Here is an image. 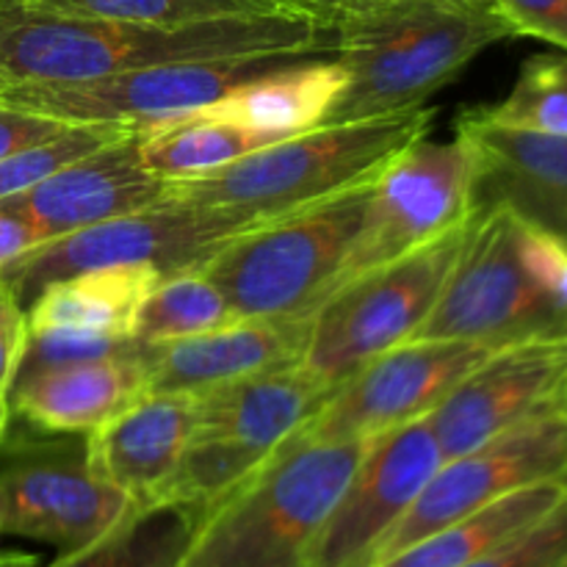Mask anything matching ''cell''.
Here are the masks:
<instances>
[{
	"label": "cell",
	"mask_w": 567,
	"mask_h": 567,
	"mask_svg": "<svg viewBox=\"0 0 567 567\" xmlns=\"http://www.w3.org/2000/svg\"><path fill=\"white\" fill-rule=\"evenodd\" d=\"M28 341V316L0 277V399H9Z\"/></svg>",
	"instance_id": "cell-34"
},
{
	"label": "cell",
	"mask_w": 567,
	"mask_h": 567,
	"mask_svg": "<svg viewBox=\"0 0 567 567\" xmlns=\"http://www.w3.org/2000/svg\"><path fill=\"white\" fill-rule=\"evenodd\" d=\"M476 158V205L502 203L567 241V136L498 125L480 109L457 116Z\"/></svg>",
	"instance_id": "cell-17"
},
{
	"label": "cell",
	"mask_w": 567,
	"mask_h": 567,
	"mask_svg": "<svg viewBox=\"0 0 567 567\" xmlns=\"http://www.w3.org/2000/svg\"><path fill=\"white\" fill-rule=\"evenodd\" d=\"M518 37H535L567 53V0H496Z\"/></svg>",
	"instance_id": "cell-33"
},
{
	"label": "cell",
	"mask_w": 567,
	"mask_h": 567,
	"mask_svg": "<svg viewBox=\"0 0 567 567\" xmlns=\"http://www.w3.org/2000/svg\"><path fill=\"white\" fill-rule=\"evenodd\" d=\"M0 567H37V557L20 551H0Z\"/></svg>",
	"instance_id": "cell-39"
},
{
	"label": "cell",
	"mask_w": 567,
	"mask_h": 567,
	"mask_svg": "<svg viewBox=\"0 0 567 567\" xmlns=\"http://www.w3.org/2000/svg\"><path fill=\"white\" fill-rule=\"evenodd\" d=\"M3 526H6V493H3V485H0V535H3Z\"/></svg>",
	"instance_id": "cell-41"
},
{
	"label": "cell",
	"mask_w": 567,
	"mask_h": 567,
	"mask_svg": "<svg viewBox=\"0 0 567 567\" xmlns=\"http://www.w3.org/2000/svg\"><path fill=\"white\" fill-rule=\"evenodd\" d=\"M238 321L225 293L199 269L161 277L138 310L133 341L164 343L203 336Z\"/></svg>",
	"instance_id": "cell-27"
},
{
	"label": "cell",
	"mask_w": 567,
	"mask_h": 567,
	"mask_svg": "<svg viewBox=\"0 0 567 567\" xmlns=\"http://www.w3.org/2000/svg\"><path fill=\"white\" fill-rule=\"evenodd\" d=\"M493 349L498 347L480 341L415 338L399 343L343 380L299 435L310 441H371L424 419Z\"/></svg>",
	"instance_id": "cell-13"
},
{
	"label": "cell",
	"mask_w": 567,
	"mask_h": 567,
	"mask_svg": "<svg viewBox=\"0 0 567 567\" xmlns=\"http://www.w3.org/2000/svg\"><path fill=\"white\" fill-rule=\"evenodd\" d=\"M183 551H186V546H169L164 551L153 554L150 559H144L138 567H177V559H181Z\"/></svg>",
	"instance_id": "cell-38"
},
{
	"label": "cell",
	"mask_w": 567,
	"mask_h": 567,
	"mask_svg": "<svg viewBox=\"0 0 567 567\" xmlns=\"http://www.w3.org/2000/svg\"><path fill=\"white\" fill-rule=\"evenodd\" d=\"M161 280L153 266H105L64 277L37 293L25 308L28 332L133 341L138 310Z\"/></svg>",
	"instance_id": "cell-23"
},
{
	"label": "cell",
	"mask_w": 567,
	"mask_h": 567,
	"mask_svg": "<svg viewBox=\"0 0 567 567\" xmlns=\"http://www.w3.org/2000/svg\"><path fill=\"white\" fill-rule=\"evenodd\" d=\"M42 435L9 437L6 432L0 443L3 535L48 543L70 554L103 537L138 504L89 468L81 437Z\"/></svg>",
	"instance_id": "cell-11"
},
{
	"label": "cell",
	"mask_w": 567,
	"mask_h": 567,
	"mask_svg": "<svg viewBox=\"0 0 567 567\" xmlns=\"http://www.w3.org/2000/svg\"><path fill=\"white\" fill-rule=\"evenodd\" d=\"M64 127L66 122L50 120V116H39L31 114V111L11 109V105L0 103V161L31 147V144L53 138Z\"/></svg>",
	"instance_id": "cell-35"
},
{
	"label": "cell",
	"mask_w": 567,
	"mask_h": 567,
	"mask_svg": "<svg viewBox=\"0 0 567 567\" xmlns=\"http://www.w3.org/2000/svg\"><path fill=\"white\" fill-rule=\"evenodd\" d=\"M443 463L426 415L371 437L358 471L310 548L308 567H374L385 537Z\"/></svg>",
	"instance_id": "cell-14"
},
{
	"label": "cell",
	"mask_w": 567,
	"mask_h": 567,
	"mask_svg": "<svg viewBox=\"0 0 567 567\" xmlns=\"http://www.w3.org/2000/svg\"><path fill=\"white\" fill-rule=\"evenodd\" d=\"M554 480H567L565 410L537 415L463 457L446 460L385 537L374 567L507 493Z\"/></svg>",
	"instance_id": "cell-12"
},
{
	"label": "cell",
	"mask_w": 567,
	"mask_h": 567,
	"mask_svg": "<svg viewBox=\"0 0 567 567\" xmlns=\"http://www.w3.org/2000/svg\"><path fill=\"white\" fill-rule=\"evenodd\" d=\"M369 3H391V0H349V6H369Z\"/></svg>",
	"instance_id": "cell-42"
},
{
	"label": "cell",
	"mask_w": 567,
	"mask_h": 567,
	"mask_svg": "<svg viewBox=\"0 0 567 567\" xmlns=\"http://www.w3.org/2000/svg\"><path fill=\"white\" fill-rule=\"evenodd\" d=\"M147 393L142 343L109 358L37 371L11 385V415L37 432L92 435Z\"/></svg>",
	"instance_id": "cell-21"
},
{
	"label": "cell",
	"mask_w": 567,
	"mask_h": 567,
	"mask_svg": "<svg viewBox=\"0 0 567 567\" xmlns=\"http://www.w3.org/2000/svg\"><path fill=\"white\" fill-rule=\"evenodd\" d=\"M343 81L347 75L338 61L308 55L241 83L188 116L266 133L280 142L319 127L341 94Z\"/></svg>",
	"instance_id": "cell-22"
},
{
	"label": "cell",
	"mask_w": 567,
	"mask_h": 567,
	"mask_svg": "<svg viewBox=\"0 0 567 567\" xmlns=\"http://www.w3.org/2000/svg\"><path fill=\"white\" fill-rule=\"evenodd\" d=\"M271 454L236 441L192 437L177 468L155 496L153 509H181L192 515L197 524L210 507L230 496L241 482H247Z\"/></svg>",
	"instance_id": "cell-26"
},
{
	"label": "cell",
	"mask_w": 567,
	"mask_h": 567,
	"mask_svg": "<svg viewBox=\"0 0 567 567\" xmlns=\"http://www.w3.org/2000/svg\"><path fill=\"white\" fill-rule=\"evenodd\" d=\"M192 435V393H144L89 435V468L133 504L153 509L155 496L177 468Z\"/></svg>",
	"instance_id": "cell-20"
},
{
	"label": "cell",
	"mask_w": 567,
	"mask_h": 567,
	"mask_svg": "<svg viewBox=\"0 0 567 567\" xmlns=\"http://www.w3.org/2000/svg\"><path fill=\"white\" fill-rule=\"evenodd\" d=\"M37 244H42L37 230L25 219H20V216L0 205V275L6 271V266L14 264L20 255H25Z\"/></svg>",
	"instance_id": "cell-36"
},
{
	"label": "cell",
	"mask_w": 567,
	"mask_h": 567,
	"mask_svg": "<svg viewBox=\"0 0 567 567\" xmlns=\"http://www.w3.org/2000/svg\"><path fill=\"white\" fill-rule=\"evenodd\" d=\"M9 421H11L9 399H0V443H3L6 432H9Z\"/></svg>",
	"instance_id": "cell-40"
},
{
	"label": "cell",
	"mask_w": 567,
	"mask_h": 567,
	"mask_svg": "<svg viewBox=\"0 0 567 567\" xmlns=\"http://www.w3.org/2000/svg\"><path fill=\"white\" fill-rule=\"evenodd\" d=\"M305 14L316 17V20L327 22V25H336L338 17L349 9V0H293Z\"/></svg>",
	"instance_id": "cell-37"
},
{
	"label": "cell",
	"mask_w": 567,
	"mask_h": 567,
	"mask_svg": "<svg viewBox=\"0 0 567 567\" xmlns=\"http://www.w3.org/2000/svg\"><path fill=\"white\" fill-rule=\"evenodd\" d=\"M565 415H567V385H565Z\"/></svg>",
	"instance_id": "cell-43"
},
{
	"label": "cell",
	"mask_w": 567,
	"mask_h": 567,
	"mask_svg": "<svg viewBox=\"0 0 567 567\" xmlns=\"http://www.w3.org/2000/svg\"><path fill=\"white\" fill-rule=\"evenodd\" d=\"M471 219L426 247L338 286L313 310L305 369L338 388L369 360L410 341L435 308Z\"/></svg>",
	"instance_id": "cell-7"
},
{
	"label": "cell",
	"mask_w": 567,
	"mask_h": 567,
	"mask_svg": "<svg viewBox=\"0 0 567 567\" xmlns=\"http://www.w3.org/2000/svg\"><path fill=\"white\" fill-rule=\"evenodd\" d=\"M327 50H336V31L310 14L147 25L61 17L22 0H0V86L89 81L252 55H324Z\"/></svg>",
	"instance_id": "cell-1"
},
{
	"label": "cell",
	"mask_w": 567,
	"mask_h": 567,
	"mask_svg": "<svg viewBox=\"0 0 567 567\" xmlns=\"http://www.w3.org/2000/svg\"><path fill=\"white\" fill-rule=\"evenodd\" d=\"M125 133H131V127L66 125L53 138H44V142L31 144V147L20 150V153L9 155V158L0 161V199H9L28 192V188L42 183L44 177L59 172L70 161L116 142Z\"/></svg>",
	"instance_id": "cell-31"
},
{
	"label": "cell",
	"mask_w": 567,
	"mask_h": 567,
	"mask_svg": "<svg viewBox=\"0 0 567 567\" xmlns=\"http://www.w3.org/2000/svg\"><path fill=\"white\" fill-rule=\"evenodd\" d=\"M432 120L435 109H413L380 120L319 125L208 175L169 181L164 197L216 208L247 227L264 225L380 175L393 155L430 136Z\"/></svg>",
	"instance_id": "cell-4"
},
{
	"label": "cell",
	"mask_w": 567,
	"mask_h": 567,
	"mask_svg": "<svg viewBox=\"0 0 567 567\" xmlns=\"http://www.w3.org/2000/svg\"><path fill=\"white\" fill-rule=\"evenodd\" d=\"M369 441L293 435L194 524L177 567H308Z\"/></svg>",
	"instance_id": "cell-3"
},
{
	"label": "cell",
	"mask_w": 567,
	"mask_h": 567,
	"mask_svg": "<svg viewBox=\"0 0 567 567\" xmlns=\"http://www.w3.org/2000/svg\"><path fill=\"white\" fill-rule=\"evenodd\" d=\"M374 177L238 233L199 271L238 319L310 316L341 286Z\"/></svg>",
	"instance_id": "cell-5"
},
{
	"label": "cell",
	"mask_w": 567,
	"mask_h": 567,
	"mask_svg": "<svg viewBox=\"0 0 567 567\" xmlns=\"http://www.w3.org/2000/svg\"><path fill=\"white\" fill-rule=\"evenodd\" d=\"M565 385L567 332L493 349L426 415L443 460L463 457L537 415L565 410Z\"/></svg>",
	"instance_id": "cell-15"
},
{
	"label": "cell",
	"mask_w": 567,
	"mask_h": 567,
	"mask_svg": "<svg viewBox=\"0 0 567 567\" xmlns=\"http://www.w3.org/2000/svg\"><path fill=\"white\" fill-rule=\"evenodd\" d=\"M463 567H567V502L524 535Z\"/></svg>",
	"instance_id": "cell-32"
},
{
	"label": "cell",
	"mask_w": 567,
	"mask_h": 567,
	"mask_svg": "<svg viewBox=\"0 0 567 567\" xmlns=\"http://www.w3.org/2000/svg\"><path fill=\"white\" fill-rule=\"evenodd\" d=\"M341 94L321 125L421 109L482 50L518 31L496 0H391L349 6L332 25Z\"/></svg>",
	"instance_id": "cell-2"
},
{
	"label": "cell",
	"mask_w": 567,
	"mask_h": 567,
	"mask_svg": "<svg viewBox=\"0 0 567 567\" xmlns=\"http://www.w3.org/2000/svg\"><path fill=\"white\" fill-rule=\"evenodd\" d=\"M194 518L172 507H136L103 537L78 551L61 554L50 567H138L169 546H186Z\"/></svg>",
	"instance_id": "cell-29"
},
{
	"label": "cell",
	"mask_w": 567,
	"mask_h": 567,
	"mask_svg": "<svg viewBox=\"0 0 567 567\" xmlns=\"http://www.w3.org/2000/svg\"><path fill=\"white\" fill-rule=\"evenodd\" d=\"M476 210V158L463 136H430L393 155L371 186L363 225L343 260L341 286L465 225Z\"/></svg>",
	"instance_id": "cell-10"
},
{
	"label": "cell",
	"mask_w": 567,
	"mask_h": 567,
	"mask_svg": "<svg viewBox=\"0 0 567 567\" xmlns=\"http://www.w3.org/2000/svg\"><path fill=\"white\" fill-rule=\"evenodd\" d=\"M244 230L249 227L236 216L161 197L142 210L37 244L0 277L28 308L50 282L105 266H153L161 277L194 271Z\"/></svg>",
	"instance_id": "cell-8"
},
{
	"label": "cell",
	"mask_w": 567,
	"mask_h": 567,
	"mask_svg": "<svg viewBox=\"0 0 567 567\" xmlns=\"http://www.w3.org/2000/svg\"><path fill=\"white\" fill-rule=\"evenodd\" d=\"M480 114L498 125L567 136V53L532 55L507 97L480 105Z\"/></svg>",
	"instance_id": "cell-30"
},
{
	"label": "cell",
	"mask_w": 567,
	"mask_h": 567,
	"mask_svg": "<svg viewBox=\"0 0 567 567\" xmlns=\"http://www.w3.org/2000/svg\"><path fill=\"white\" fill-rule=\"evenodd\" d=\"M310 316L238 319L181 341L142 343L147 393H199L205 388L299 365L310 341Z\"/></svg>",
	"instance_id": "cell-18"
},
{
	"label": "cell",
	"mask_w": 567,
	"mask_h": 567,
	"mask_svg": "<svg viewBox=\"0 0 567 567\" xmlns=\"http://www.w3.org/2000/svg\"><path fill=\"white\" fill-rule=\"evenodd\" d=\"M563 332H567V313L532 269L524 219L502 203L476 205L446 286L410 341L507 347Z\"/></svg>",
	"instance_id": "cell-6"
},
{
	"label": "cell",
	"mask_w": 567,
	"mask_h": 567,
	"mask_svg": "<svg viewBox=\"0 0 567 567\" xmlns=\"http://www.w3.org/2000/svg\"><path fill=\"white\" fill-rule=\"evenodd\" d=\"M336 388L302 363L258 371L194 396V435L277 452L321 413Z\"/></svg>",
	"instance_id": "cell-19"
},
{
	"label": "cell",
	"mask_w": 567,
	"mask_h": 567,
	"mask_svg": "<svg viewBox=\"0 0 567 567\" xmlns=\"http://www.w3.org/2000/svg\"><path fill=\"white\" fill-rule=\"evenodd\" d=\"M33 9L83 20H122L147 25H194L236 17L305 14L293 0H22Z\"/></svg>",
	"instance_id": "cell-28"
},
{
	"label": "cell",
	"mask_w": 567,
	"mask_h": 567,
	"mask_svg": "<svg viewBox=\"0 0 567 567\" xmlns=\"http://www.w3.org/2000/svg\"><path fill=\"white\" fill-rule=\"evenodd\" d=\"M164 188L166 181L142 164L138 133L131 131L94 153L70 161L28 192L0 199V205L25 219L44 244L147 208L164 197Z\"/></svg>",
	"instance_id": "cell-16"
},
{
	"label": "cell",
	"mask_w": 567,
	"mask_h": 567,
	"mask_svg": "<svg viewBox=\"0 0 567 567\" xmlns=\"http://www.w3.org/2000/svg\"><path fill=\"white\" fill-rule=\"evenodd\" d=\"M277 138L236 125L181 116L138 133L142 164L161 181H186L221 169Z\"/></svg>",
	"instance_id": "cell-25"
},
{
	"label": "cell",
	"mask_w": 567,
	"mask_h": 567,
	"mask_svg": "<svg viewBox=\"0 0 567 567\" xmlns=\"http://www.w3.org/2000/svg\"><path fill=\"white\" fill-rule=\"evenodd\" d=\"M567 502V480L540 482L432 532L377 567H463L540 524Z\"/></svg>",
	"instance_id": "cell-24"
},
{
	"label": "cell",
	"mask_w": 567,
	"mask_h": 567,
	"mask_svg": "<svg viewBox=\"0 0 567 567\" xmlns=\"http://www.w3.org/2000/svg\"><path fill=\"white\" fill-rule=\"evenodd\" d=\"M308 55H252L150 66L66 83H6L0 103L66 125H114L131 131L164 125L205 109L241 83Z\"/></svg>",
	"instance_id": "cell-9"
}]
</instances>
